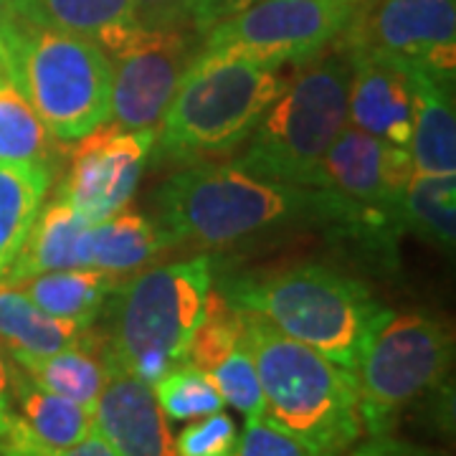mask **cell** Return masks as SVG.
<instances>
[{"label": "cell", "mask_w": 456, "mask_h": 456, "mask_svg": "<svg viewBox=\"0 0 456 456\" xmlns=\"http://www.w3.org/2000/svg\"><path fill=\"white\" fill-rule=\"evenodd\" d=\"M251 3H259V0H228V13H226V16L236 13V11H241V8L251 5Z\"/></svg>", "instance_id": "obj_39"}, {"label": "cell", "mask_w": 456, "mask_h": 456, "mask_svg": "<svg viewBox=\"0 0 456 456\" xmlns=\"http://www.w3.org/2000/svg\"><path fill=\"white\" fill-rule=\"evenodd\" d=\"M94 428L117 456H178L152 386L119 368H110L99 393Z\"/></svg>", "instance_id": "obj_15"}, {"label": "cell", "mask_w": 456, "mask_h": 456, "mask_svg": "<svg viewBox=\"0 0 456 456\" xmlns=\"http://www.w3.org/2000/svg\"><path fill=\"white\" fill-rule=\"evenodd\" d=\"M92 228L94 224L74 211L64 198L56 196L41 206L18 256L3 277V284H18L36 274L92 266Z\"/></svg>", "instance_id": "obj_16"}, {"label": "cell", "mask_w": 456, "mask_h": 456, "mask_svg": "<svg viewBox=\"0 0 456 456\" xmlns=\"http://www.w3.org/2000/svg\"><path fill=\"white\" fill-rule=\"evenodd\" d=\"M20 292L44 312L64 320H77L92 325L104 307L107 297L117 289L114 274L102 269H64L23 279L16 284Z\"/></svg>", "instance_id": "obj_22"}, {"label": "cell", "mask_w": 456, "mask_h": 456, "mask_svg": "<svg viewBox=\"0 0 456 456\" xmlns=\"http://www.w3.org/2000/svg\"><path fill=\"white\" fill-rule=\"evenodd\" d=\"M239 444V431L233 419L216 411L185 426L175 439L178 456H233Z\"/></svg>", "instance_id": "obj_29"}, {"label": "cell", "mask_w": 456, "mask_h": 456, "mask_svg": "<svg viewBox=\"0 0 456 456\" xmlns=\"http://www.w3.org/2000/svg\"><path fill=\"white\" fill-rule=\"evenodd\" d=\"M213 287L208 256L155 266L114 289V327L104 350L110 368L145 383L188 362Z\"/></svg>", "instance_id": "obj_7"}, {"label": "cell", "mask_w": 456, "mask_h": 456, "mask_svg": "<svg viewBox=\"0 0 456 456\" xmlns=\"http://www.w3.org/2000/svg\"><path fill=\"white\" fill-rule=\"evenodd\" d=\"M281 84V66L200 51L158 125L152 155L200 163L233 152L256 130Z\"/></svg>", "instance_id": "obj_6"}, {"label": "cell", "mask_w": 456, "mask_h": 456, "mask_svg": "<svg viewBox=\"0 0 456 456\" xmlns=\"http://www.w3.org/2000/svg\"><path fill=\"white\" fill-rule=\"evenodd\" d=\"M53 170L44 165H0V281L44 206Z\"/></svg>", "instance_id": "obj_23"}, {"label": "cell", "mask_w": 456, "mask_h": 456, "mask_svg": "<svg viewBox=\"0 0 456 456\" xmlns=\"http://www.w3.org/2000/svg\"><path fill=\"white\" fill-rule=\"evenodd\" d=\"M413 175L408 147H395L345 125L327 150L317 188L335 203V228L380 254L403 233V193Z\"/></svg>", "instance_id": "obj_8"}, {"label": "cell", "mask_w": 456, "mask_h": 456, "mask_svg": "<svg viewBox=\"0 0 456 456\" xmlns=\"http://www.w3.org/2000/svg\"><path fill=\"white\" fill-rule=\"evenodd\" d=\"M401 216L403 231L452 251L456 239V175L413 170L403 193Z\"/></svg>", "instance_id": "obj_26"}, {"label": "cell", "mask_w": 456, "mask_h": 456, "mask_svg": "<svg viewBox=\"0 0 456 456\" xmlns=\"http://www.w3.org/2000/svg\"><path fill=\"white\" fill-rule=\"evenodd\" d=\"M158 213L175 241L231 246L292 224L335 226V203L320 188L254 178L233 165L196 163L158 193Z\"/></svg>", "instance_id": "obj_1"}, {"label": "cell", "mask_w": 456, "mask_h": 456, "mask_svg": "<svg viewBox=\"0 0 456 456\" xmlns=\"http://www.w3.org/2000/svg\"><path fill=\"white\" fill-rule=\"evenodd\" d=\"M11 18H13V3L11 0H0V33L5 31Z\"/></svg>", "instance_id": "obj_36"}, {"label": "cell", "mask_w": 456, "mask_h": 456, "mask_svg": "<svg viewBox=\"0 0 456 456\" xmlns=\"http://www.w3.org/2000/svg\"><path fill=\"white\" fill-rule=\"evenodd\" d=\"M13 8L33 11L56 26L94 41L112 53L137 31L130 0H11Z\"/></svg>", "instance_id": "obj_24"}, {"label": "cell", "mask_w": 456, "mask_h": 456, "mask_svg": "<svg viewBox=\"0 0 456 456\" xmlns=\"http://www.w3.org/2000/svg\"><path fill=\"white\" fill-rule=\"evenodd\" d=\"M3 38L8 79L59 142L112 122V59L94 41L23 8H13Z\"/></svg>", "instance_id": "obj_4"}, {"label": "cell", "mask_w": 456, "mask_h": 456, "mask_svg": "<svg viewBox=\"0 0 456 456\" xmlns=\"http://www.w3.org/2000/svg\"><path fill=\"white\" fill-rule=\"evenodd\" d=\"M454 340L439 320L408 312L393 314L368 340L358 368L360 419L370 436L388 434L395 419L452 370Z\"/></svg>", "instance_id": "obj_9"}, {"label": "cell", "mask_w": 456, "mask_h": 456, "mask_svg": "<svg viewBox=\"0 0 456 456\" xmlns=\"http://www.w3.org/2000/svg\"><path fill=\"white\" fill-rule=\"evenodd\" d=\"M218 292L347 370L358 368L368 340L391 317L362 281L312 261L228 279Z\"/></svg>", "instance_id": "obj_3"}, {"label": "cell", "mask_w": 456, "mask_h": 456, "mask_svg": "<svg viewBox=\"0 0 456 456\" xmlns=\"http://www.w3.org/2000/svg\"><path fill=\"white\" fill-rule=\"evenodd\" d=\"M59 140L11 79L0 82V165H44L53 170Z\"/></svg>", "instance_id": "obj_25"}, {"label": "cell", "mask_w": 456, "mask_h": 456, "mask_svg": "<svg viewBox=\"0 0 456 456\" xmlns=\"http://www.w3.org/2000/svg\"><path fill=\"white\" fill-rule=\"evenodd\" d=\"M233 456H312L302 444L272 426L266 419L246 421Z\"/></svg>", "instance_id": "obj_31"}, {"label": "cell", "mask_w": 456, "mask_h": 456, "mask_svg": "<svg viewBox=\"0 0 456 456\" xmlns=\"http://www.w3.org/2000/svg\"><path fill=\"white\" fill-rule=\"evenodd\" d=\"M350 0H259L203 33L206 53H244L266 64L310 61L350 23Z\"/></svg>", "instance_id": "obj_10"}, {"label": "cell", "mask_w": 456, "mask_h": 456, "mask_svg": "<svg viewBox=\"0 0 456 456\" xmlns=\"http://www.w3.org/2000/svg\"><path fill=\"white\" fill-rule=\"evenodd\" d=\"M92 338V325L64 320L33 305L16 284L0 281V342L13 360L46 358Z\"/></svg>", "instance_id": "obj_18"}, {"label": "cell", "mask_w": 456, "mask_h": 456, "mask_svg": "<svg viewBox=\"0 0 456 456\" xmlns=\"http://www.w3.org/2000/svg\"><path fill=\"white\" fill-rule=\"evenodd\" d=\"M134 26L142 31L196 28L191 0H130Z\"/></svg>", "instance_id": "obj_32"}, {"label": "cell", "mask_w": 456, "mask_h": 456, "mask_svg": "<svg viewBox=\"0 0 456 456\" xmlns=\"http://www.w3.org/2000/svg\"><path fill=\"white\" fill-rule=\"evenodd\" d=\"M0 456H117L112 452V446L104 441V436L99 434L97 428H92L86 434V439H82L74 446L66 449H51L46 444L33 436L26 426L20 424L16 413L11 419V426L5 428V434L0 436Z\"/></svg>", "instance_id": "obj_30"}, {"label": "cell", "mask_w": 456, "mask_h": 456, "mask_svg": "<svg viewBox=\"0 0 456 456\" xmlns=\"http://www.w3.org/2000/svg\"><path fill=\"white\" fill-rule=\"evenodd\" d=\"M8 79V49H5V38L0 33V82Z\"/></svg>", "instance_id": "obj_38"}, {"label": "cell", "mask_w": 456, "mask_h": 456, "mask_svg": "<svg viewBox=\"0 0 456 456\" xmlns=\"http://www.w3.org/2000/svg\"><path fill=\"white\" fill-rule=\"evenodd\" d=\"M71 165L56 196L89 224H99L130 203L152 155L155 132L104 125L77 140Z\"/></svg>", "instance_id": "obj_13"}, {"label": "cell", "mask_w": 456, "mask_h": 456, "mask_svg": "<svg viewBox=\"0 0 456 456\" xmlns=\"http://www.w3.org/2000/svg\"><path fill=\"white\" fill-rule=\"evenodd\" d=\"M16 365L31 378L36 386L56 393L79 403L94 413L97 398L107 378H110V362L104 350L99 347L94 335L89 340L64 347L46 358H23Z\"/></svg>", "instance_id": "obj_20"}, {"label": "cell", "mask_w": 456, "mask_h": 456, "mask_svg": "<svg viewBox=\"0 0 456 456\" xmlns=\"http://www.w3.org/2000/svg\"><path fill=\"white\" fill-rule=\"evenodd\" d=\"M193 8V26L198 33L213 28L228 13V0H191Z\"/></svg>", "instance_id": "obj_34"}, {"label": "cell", "mask_w": 456, "mask_h": 456, "mask_svg": "<svg viewBox=\"0 0 456 456\" xmlns=\"http://www.w3.org/2000/svg\"><path fill=\"white\" fill-rule=\"evenodd\" d=\"M155 401L173 421H193L224 411V398L216 391L211 378L191 362H180L173 370L152 383Z\"/></svg>", "instance_id": "obj_27"}, {"label": "cell", "mask_w": 456, "mask_h": 456, "mask_svg": "<svg viewBox=\"0 0 456 456\" xmlns=\"http://www.w3.org/2000/svg\"><path fill=\"white\" fill-rule=\"evenodd\" d=\"M175 244V236L163 224L125 206L92 228V266L114 277L130 274Z\"/></svg>", "instance_id": "obj_19"}, {"label": "cell", "mask_w": 456, "mask_h": 456, "mask_svg": "<svg viewBox=\"0 0 456 456\" xmlns=\"http://www.w3.org/2000/svg\"><path fill=\"white\" fill-rule=\"evenodd\" d=\"M350 3H360V0H350Z\"/></svg>", "instance_id": "obj_40"}, {"label": "cell", "mask_w": 456, "mask_h": 456, "mask_svg": "<svg viewBox=\"0 0 456 456\" xmlns=\"http://www.w3.org/2000/svg\"><path fill=\"white\" fill-rule=\"evenodd\" d=\"M244 322L264 393V419L312 456H340L360 441L365 431L355 373L287 338L254 312H244Z\"/></svg>", "instance_id": "obj_2"}, {"label": "cell", "mask_w": 456, "mask_h": 456, "mask_svg": "<svg viewBox=\"0 0 456 456\" xmlns=\"http://www.w3.org/2000/svg\"><path fill=\"white\" fill-rule=\"evenodd\" d=\"M413 130L408 152L416 173L456 175L454 84L439 82L421 69H411Z\"/></svg>", "instance_id": "obj_17"}, {"label": "cell", "mask_w": 456, "mask_h": 456, "mask_svg": "<svg viewBox=\"0 0 456 456\" xmlns=\"http://www.w3.org/2000/svg\"><path fill=\"white\" fill-rule=\"evenodd\" d=\"M208 378L216 386V391L221 393L224 403L241 411L246 421L264 419V393H261L256 365H254L246 338L231 355H226L213 368Z\"/></svg>", "instance_id": "obj_28"}, {"label": "cell", "mask_w": 456, "mask_h": 456, "mask_svg": "<svg viewBox=\"0 0 456 456\" xmlns=\"http://www.w3.org/2000/svg\"><path fill=\"white\" fill-rule=\"evenodd\" d=\"M340 456H436L419 444L395 439L391 434H378L365 441H355L350 449H345Z\"/></svg>", "instance_id": "obj_33"}, {"label": "cell", "mask_w": 456, "mask_h": 456, "mask_svg": "<svg viewBox=\"0 0 456 456\" xmlns=\"http://www.w3.org/2000/svg\"><path fill=\"white\" fill-rule=\"evenodd\" d=\"M13 419V406H11V398L8 395H0V436L5 434V428L11 426Z\"/></svg>", "instance_id": "obj_35"}, {"label": "cell", "mask_w": 456, "mask_h": 456, "mask_svg": "<svg viewBox=\"0 0 456 456\" xmlns=\"http://www.w3.org/2000/svg\"><path fill=\"white\" fill-rule=\"evenodd\" d=\"M8 391H11V370L0 355V395H8Z\"/></svg>", "instance_id": "obj_37"}, {"label": "cell", "mask_w": 456, "mask_h": 456, "mask_svg": "<svg viewBox=\"0 0 456 456\" xmlns=\"http://www.w3.org/2000/svg\"><path fill=\"white\" fill-rule=\"evenodd\" d=\"M347 89L350 53L340 44L294 64L231 165L254 178L317 188L327 150L347 125Z\"/></svg>", "instance_id": "obj_5"}, {"label": "cell", "mask_w": 456, "mask_h": 456, "mask_svg": "<svg viewBox=\"0 0 456 456\" xmlns=\"http://www.w3.org/2000/svg\"><path fill=\"white\" fill-rule=\"evenodd\" d=\"M350 53L347 125L395 147H408L413 130L411 69L373 51Z\"/></svg>", "instance_id": "obj_14"}, {"label": "cell", "mask_w": 456, "mask_h": 456, "mask_svg": "<svg viewBox=\"0 0 456 456\" xmlns=\"http://www.w3.org/2000/svg\"><path fill=\"white\" fill-rule=\"evenodd\" d=\"M342 49L373 51L454 84L456 0H365L338 38Z\"/></svg>", "instance_id": "obj_11"}, {"label": "cell", "mask_w": 456, "mask_h": 456, "mask_svg": "<svg viewBox=\"0 0 456 456\" xmlns=\"http://www.w3.org/2000/svg\"><path fill=\"white\" fill-rule=\"evenodd\" d=\"M11 388L18 406L13 413L36 439L51 449L74 446L94 428L92 411L36 386L20 368L11 370Z\"/></svg>", "instance_id": "obj_21"}, {"label": "cell", "mask_w": 456, "mask_h": 456, "mask_svg": "<svg viewBox=\"0 0 456 456\" xmlns=\"http://www.w3.org/2000/svg\"><path fill=\"white\" fill-rule=\"evenodd\" d=\"M203 49L196 28L137 31L110 53L114 69L112 122L125 130H158L180 79Z\"/></svg>", "instance_id": "obj_12"}]
</instances>
